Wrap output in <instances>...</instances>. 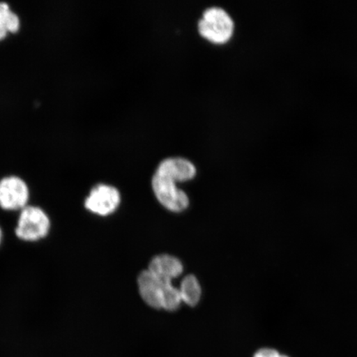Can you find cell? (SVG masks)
I'll list each match as a JSON object with an SVG mask.
<instances>
[{
  "instance_id": "cell-8",
  "label": "cell",
  "mask_w": 357,
  "mask_h": 357,
  "mask_svg": "<svg viewBox=\"0 0 357 357\" xmlns=\"http://www.w3.org/2000/svg\"><path fill=\"white\" fill-rule=\"evenodd\" d=\"M149 271L162 281H171L183 271L181 262L177 258L169 255H160L151 260Z\"/></svg>"
},
{
  "instance_id": "cell-10",
  "label": "cell",
  "mask_w": 357,
  "mask_h": 357,
  "mask_svg": "<svg viewBox=\"0 0 357 357\" xmlns=\"http://www.w3.org/2000/svg\"><path fill=\"white\" fill-rule=\"evenodd\" d=\"M162 309L175 311L182 301L180 290L174 287L171 281H162Z\"/></svg>"
},
{
  "instance_id": "cell-2",
  "label": "cell",
  "mask_w": 357,
  "mask_h": 357,
  "mask_svg": "<svg viewBox=\"0 0 357 357\" xmlns=\"http://www.w3.org/2000/svg\"><path fill=\"white\" fill-rule=\"evenodd\" d=\"M199 31L204 38L214 43L229 41L234 33V22L221 7L208 8L199 21Z\"/></svg>"
},
{
  "instance_id": "cell-9",
  "label": "cell",
  "mask_w": 357,
  "mask_h": 357,
  "mask_svg": "<svg viewBox=\"0 0 357 357\" xmlns=\"http://www.w3.org/2000/svg\"><path fill=\"white\" fill-rule=\"evenodd\" d=\"M180 290L182 301L190 306L197 305L201 297V287L195 276L187 275L182 280Z\"/></svg>"
},
{
  "instance_id": "cell-1",
  "label": "cell",
  "mask_w": 357,
  "mask_h": 357,
  "mask_svg": "<svg viewBox=\"0 0 357 357\" xmlns=\"http://www.w3.org/2000/svg\"><path fill=\"white\" fill-rule=\"evenodd\" d=\"M52 218L41 205L29 204L22 209L13 231L21 243L36 244L47 240L52 233Z\"/></svg>"
},
{
  "instance_id": "cell-4",
  "label": "cell",
  "mask_w": 357,
  "mask_h": 357,
  "mask_svg": "<svg viewBox=\"0 0 357 357\" xmlns=\"http://www.w3.org/2000/svg\"><path fill=\"white\" fill-rule=\"evenodd\" d=\"M120 193L114 186L99 184L93 186L84 199L83 206L89 213L100 217H107L117 211Z\"/></svg>"
},
{
  "instance_id": "cell-6",
  "label": "cell",
  "mask_w": 357,
  "mask_h": 357,
  "mask_svg": "<svg viewBox=\"0 0 357 357\" xmlns=\"http://www.w3.org/2000/svg\"><path fill=\"white\" fill-rule=\"evenodd\" d=\"M155 172L172 178L176 182L185 181L195 176L196 167L188 159L169 158L160 162Z\"/></svg>"
},
{
  "instance_id": "cell-7",
  "label": "cell",
  "mask_w": 357,
  "mask_h": 357,
  "mask_svg": "<svg viewBox=\"0 0 357 357\" xmlns=\"http://www.w3.org/2000/svg\"><path fill=\"white\" fill-rule=\"evenodd\" d=\"M138 288L142 300L154 309H162V282L147 270L138 278Z\"/></svg>"
},
{
  "instance_id": "cell-11",
  "label": "cell",
  "mask_w": 357,
  "mask_h": 357,
  "mask_svg": "<svg viewBox=\"0 0 357 357\" xmlns=\"http://www.w3.org/2000/svg\"><path fill=\"white\" fill-rule=\"evenodd\" d=\"M2 22L8 32H17L20 29V20L15 13L10 10L2 19Z\"/></svg>"
},
{
  "instance_id": "cell-5",
  "label": "cell",
  "mask_w": 357,
  "mask_h": 357,
  "mask_svg": "<svg viewBox=\"0 0 357 357\" xmlns=\"http://www.w3.org/2000/svg\"><path fill=\"white\" fill-rule=\"evenodd\" d=\"M151 183L155 197L169 211L181 212L189 206L188 196L178 188L174 178L155 172Z\"/></svg>"
},
{
  "instance_id": "cell-3",
  "label": "cell",
  "mask_w": 357,
  "mask_h": 357,
  "mask_svg": "<svg viewBox=\"0 0 357 357\" xmlns=\"http://www.w3.org/2000/svg\"><path fill=\"white\" fill-rule=\"evenodd\" d=\"M30 188L24 178L12 175L0 180V211L20 213L30 204Z\"/></svg>"
},
{
  "instance_id": "cell-14",
  "label": "cell",
  "mask_w": 357,
  "mask_h": 357,
  "mask_svg": "<svg viewBox=\"0 0 357 357\" xmlns=\"http://www.w3.org/2000/svg\"><path fill=\"white\" fill-rule=\"evenodd\" d=\"M280 357H289V356H284V355H281V356H280Z\"/></svg>"
},
{
  "instance_id": "cell-12",
  "label": "cell",
  "mask_w": 357,
  "mask_h": 357,
  "mask_svg": "<svg viewBox=\"0 0 357 357\" xmlns=\"http://www.w3.org/2000/svg\"><path fill=\"white\" fill-rule=\"evenodd\" d=\"M281 354L278 351L271 348H263L256 352L253 357H280Z\"/></svg>"
},
{
  "instance_id": "cell-13",
  "label": "cell",
  "mask_w": 357,
  "mask_h": 357,
  "mask_svg": "<svg viewBox=\"0 0 357 357\" xmlns=\"http://www.w3.org/2000/svg\"><path fill=\"white\" fill-rule=\"evenodd\" d=\"M7 33H8V31H7L6 26H4L2 21H0V39H2L4 37H6Z\"/></svg>"
}]
</instances>
